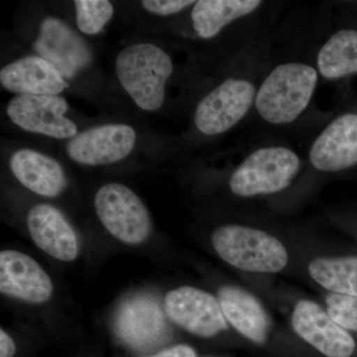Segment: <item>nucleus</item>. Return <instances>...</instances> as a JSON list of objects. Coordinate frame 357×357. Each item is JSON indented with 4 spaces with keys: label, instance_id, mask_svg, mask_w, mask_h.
Listing matches in <instances>:
<instances>
[{
    "label": "nucleus",
    "instance_id": "f257e3e1",
    "mask_svg": "<svg viewBox=\"0 0 357 357\" xmlns=\"http://www.w3.org/2000/svg\"><path fill=\"white\" fill-rule=\"evenodd\" d=\"M318 81V70L311 65L288 62L277 66L258 89L255 109L268 123H292L309 107Z\"/></svg>",
    "mask_w": 357,
    "mask_h": 357
},
{
    "label": "nucleus",
    "instance_id": "f03ea898",
    "mask_svg": "<svg viewBox=\"0 0 357 357\" xmlns=\"http://www.w3.org/2000/svg\"><path fill=\"white\" fill-rule=\"evenodd\" d=\"M172 59L157 45L138 43L117 55L115 70L122 88L145 112L159 109L165 100L166 84L172 76Z\"/></svg>",
    "mask_w": 357,
    "mask_h": 357
},
{
    "label": "nucleus",
    "instance_id": "7ed1b4c3",
    "mask_svg": "<svg viewBox=\"0 0 357 357\" xmlns=\"http://www.w3.org/2000/svg\"><path fill=\"white\" fill-rule=\"evenodd\" d=\"M211 243L222 259L244 271L277 273L288 263L283 243L252 227L223 225L213 231Z\"/></svg>",
    "mask_w": 357,
    "mask_h": 357
},
{
    "label": "nucleus",
    "instance_id": "20e7f679",
    "mask_svg": "<svg viewBox=\"0 0 357 357\" xmlns=\"http://www.w3.org/2000/svg\"><path fill=\"white\" fill-rule=\"evenodd\" d=\"M301 160L284 146L259 148L248 155L229 180L234 195L243 198L283 191L299 173Z\"/></svg>",
    "mask_w": 357,
    "mask_h": 357
},
{
    "label": "nucleus",
    "instance_id": "39448f33",
    "mask_svg": "<svg viewBox=\"0 0 357 357\" xmlns=\"http://www.w3.org/2000/svg\"><path fill=\"white\" fill-rule=\"evenodd\" d=\"M95 210L105 229L128 245H139L151 234L152 222L142 199L128 185L109 183L98 190Z\"/></svg>",
    "mask_w": 357,
    "mask_h": 357
},
{
    "label": "nucleus",
    "instance_id": "423d86ee",
    "mask_svg": "<svg viewBox=\"0 0 357 357\" xmlns=\"http://www.w3.org/2000/svg\"><path fill=\"white\" fill-rule=\"evenodd\" d=\"M256 93L252 82L229 77L202 98L195 112V126L204 135L227 132L248 114Z\"/></svg>",
    "mask_w": 357,
    "mask_h": 357
},
{
    "label": "nucleus",
    "instance_id": "0eeeda50",
    "mask_svg": "<svg viewBox=\"0 0 357 357\" xmlns=\"http://www.w3.org/2000/svg\"><path fill=\"white\" fill-rule=\"evenodd\" d=\"M69 103L59 96H17L8 102L7 115L18 128L56 139H70L77 133L66 116Z\"/></svg>",
    "mask_w": 357,
    "mask_h": 357
},
{
    "label": "nucleus",
    "instance_id": "6e6552de",
    "mask_svg": "<svg viewBox=\"0 0 357 357\" xmlns=\"http://www.w3.org/2000/svg\"><path fill=\"white\" fill-rule=\"evenodd\" d=\"M136 138L135 130L128 124H103L70 138L66 151L73 161L81 165H110L126 159L133 151Z\"/></svg>",
    "mask_w": 357,
    "mask_h": 357
},
{
    "label": "nucleus",
    "instance_id": "1a4fd4ad",
    "mask_svg": "<svg viewBox=\"0 0 357 357\" xmlns=\"http://www.w3.org/2000/svg\"><path fill=\"white\" fill-rule=\"evenodd\" d=\"M165 311L174 323L199 337H213L227 328L217 298L201 289L183 286L170 291Z\"/></svg>",
    "mask_w": 357,
    "mask_h": 357
},
{
    "label": "nucleus",
    "instance_id": "9d476101",
    "mask_svg": "<svg viewBox=\"0 0 357 357\" xmlns=\"http://www.w3.org/2000/svg\"><path fill=\"white\" fill-rule=\"evenodd\" d=\"M37 56L51 63L65 79H72L93 61L89 45L64 21L47 17L34 42Z\"/></svg>",
    "mask_w": 357,
    "mask_h": 357
},
{
    "label": "nucleus",
    "instance_id": "9b49d317",
    "mask_svg": "<svg viewBox=\"0 0 357 357\" xmlns=\"http://www.w3.org/2000/svg\"><path fill=\"white\" fill-rule=\"evenodd\" d=\"M0 292L29 304H44L53 296L54 286L31 256L6 249L0 252Z\"/></svg>",
    "mask_w": 357,
    "mask_h": 357
},
{
    "label": "nucleus",
    "instance_id": "f8f14e48",
    "mask_svg": "<svg viewBox=\"0 0 357 357\" xmlns=\"http://www.w3.org/2000/svg\"><path fill=\"white\" fill-rule=\"evenodd\" d=\"M292 326L303 340L326 356L351 357L356 349L351 333L312 301L301 300L296 305Z\"/></svg>",
    "mask_w": 357,
    "mask_h": 357
},
{
    "label": "nucleus",
    "instance_id": "ddd939ff",
    "mask_svg": "<svg viewBox=\"0 0 357 357\" xmlns=\"http://www.w3.org/2000/svg\"><path fill=\"white\" fill-rule=\"evenodd\" d=\"M312 167L323 172H338L357 164V114L333 119L312 142Z\"/></svg>",
    "mask_w": 357,
    "mask_h": 357
},
{
    "label": "nucleus",
    "instance_id": "4468645a",
    "mask_svg": "<svg viewBox=\"0 0 357 357\" xmlns=\"http://www.w3.org/2000/svg\"><path fill=\"white\" fill-rule=\"evenodd\" d=\"M27 227L32 241L46 255L64 262L77 259L79 244L76 231L55 206H33L27 215Z\"/></svg>",
    "mask_w": 357,
    "mask_h": 357
},
{
    "label": "nucleus",
    "instance_id": "2eb2a0df",
    "mask_svg": "<svg viewBox=\"0 0 357 357\" xmlns=\"http://www.w3.org/2000/svg\"><path fill=\"white\" fill-rule=\"evenodd\" d=\"M116 331L121 340L133 349H150L165 337V318L152 298H132L124 303L119 312Z\"/></svg>",
    "mask_w": 357,
    "mask_h": 357
},
{
    "label": "nucleus",
    "instance_id": "dca6fc26",
    "mask_svg": "<svg viewBox=\"0 0 357 357\" xmlns=\"http://www.w3.org/2000/svg\"><path fill=\"white\" fill-rule=\"evenodd\" d=\"M0 83L18 96H59L69 86L63 75L39 56H28L4 66Z\"/></svg>",
    "mask_w": 357,
    "mask_h": 357
},
{
    "label": "nucleus",
    "instance_id": "f3484780",
    "mask_svg": "<svg viewBox=\"0 0 357 357\" xmlns=\"http://www.w3.org/2000/svg\"><path fill=\"white\" fill-rule=\"evenodd\" d=\"M9 167L21 184L39 196L56 198L67 188V176L62 165L36 150L23 148L14 152Z\"/></svg>",
    "mask_w": 357,
    "mask_h": 357
},
{
    "label": "nucleus",
    "instance_id": "a211bd4d",
    "mask_svg": "<svg viewBox=\"0 0 357 357\" xmlns=\"http://www.w3.org/2000/svg\"><path fill=\"white\" fill-rule=\"evenodd\" d=\"M218 297L225 319L237 332L256 344L265 342L269 318L252 294L236 286L225 285L218 290Z\"/></svg>",
    "mask_w": 357,
    "mask_h": 357
},
{
    "label": "nucleus",
    "instance_id": "6ab92c4d",
    "mask_svg": "<svg viewBox=\"0 0 357 357\" xmlns=\"http://www.w3.org/2000/svg\"><path fill=\"white\" fill-rule=\"evenodd\" d=\"M261 6L258 0H199L192 7V26L201 38H213L230 23L250 15Z\"/></svg>",
    "mask_w": 357,
    "mask_h": 357
},
{
    "label": "nucleus",
    "instance_id": "aec40b11",
    "mask_svg": "<svg viewBox=\"0 0 357 357\" xmlns=\"http://www.w3.org/2000/svg\"><path fill=\"white\" fill-rule=\"evenodd\" d=\"M317 68L326 79L357 74V30L342 29L331 36L319 49Z\"/></svg>",
    "mask_w": 357,
    "mask_h": 357
},
{
    "label": "nucleus",
    "instance_id": "412c9836",
    "mask_svg": "<svg viewBox=\"0 0 357 357\" xmlns=\"http://www.w3.org/2000/svg\"><path fill=\"white\" fill-rule=\"evenodd\" d=\"M307 270L326 290L357 297V257L317 258Z\"/></svg>",
    "mask_w": 357,
    "mask_h": 357
},
{
    "label": "nucleus",
    "instance_id": "4be33fe9",
    "mask_svg": "<svg viewBox=\"0 0 357 357\" xmlns=\"http://www.w3.org/2000/svg\"><path fill=\"white\" fill-rule=\"evenodd\" d=\"M77 26L86 35H96L103 29L114 16V8L107 0H77Z\"/></svg>",
    "mask_w": 357,
    "mask_h": 357
},
{
    "label": "nucleus",
    "instance_id": "5701e85b",
    "mask_svg": "<svg viewBox=\"0 0 357 357\" xmlns=\"http://www.w3.org/2000/svg\"><path fill=\"white\" fill-rule=\"evenodd\" d=\"M326 301L331 318L345 330L357 332V297L333 293Z\"/></svg>",
    "mask_w": 357,
    "mask_h": 357
},
{
    "label": "nucleus",
    "instance_id": "b1692460",
    "mask_svg": "<svg viewBox=\"0 0 357 357\" xmlns=\"http://www.w3.org/2000/svg\"><path fill=\"white\" fill-rule=\"evenodd\" d=\"M197 1L189 0H144L141 4L145 10L160 16L174 15L180 13L189 6H194Z\"/></svg>",
    "mask_w": 357,
    "mask_h": 357
},
{
    "label": "nucleus",
    "instance_id": "393cba45",
    "mask_svg": "<svg viewBox=\"0 0 357 357\" xmlns=\"http://www.w3.org/2000/svg\"><path fill=\"white\" fill-rule=\"evenodd\" d=\"M150 357H197L196 352L189 345L180 344L160 351Z\"/></svg>",
    "mask_w": 357,
    "mask_h": 357
},
{
    "label": "nucleus",
    "instance_id": "a878e982",
    "mask_svg": "<svg viewBox=\"0 0 357 357\" xmlns=\"http://www.w3.org/2000/svg\"><path fill=\"white\" fill-rule=\"evenodd\" d=\"M16 347L13 337L1 328L0 330V357H13Z\"/></svg>",
    "mask_w": 357,
    "mask_h": 357
}]
</instances>
